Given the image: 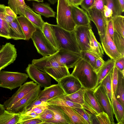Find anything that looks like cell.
<instances>
[{"mask_svg":"<svg viewBox=\"0 0 124 124\" xmlns=\"http://www.w3.org/2000/svg\"><path fill=\"white\" fill-rule=\"evenodd\" d=\"M40 87L37 85L33 89L17 102L9 110L16 113H20L37 98L40 91Z\"/></svg>","mask_w":124,"mask_h":124,"instance_id":"11","label":"cell"},{"mask_svg":"<svg viewBox=\"0 0 124 124\" xmlns=\"http://www.w3.org/2000/svg\"><path fill=\"white\" fill-rule=\"evenodd\" d=\"M80 54L81 58L90 64L94 69L96 60L98 58L89 51H81Z\"/></svg>","mask_w":124,"mask_h":124,"instance_id":"39","label":"cell"},{"mask_svg":"<svg viewBox=\"0 0 124 124\" xmlns=\"http://www.w3.org/2000/svg\"><path fill=\"white\" fill-rule=\"evenodd\" d=\"M5 6L4 4H0V36L9 39H10L9 26V23L5 20Z\"/></svg>","mask_w":124,"mask_h":124,"instance_id":"29","label":"cell"},{"mask_svg":"<svg viewBox=\"0 0 124 124\" xmlns=\"http://www.w3.org/2000/svg\"><path fill=\"white\" fill-rule=\"evenodd\" d=\"M60 106L64 112L69 118L71 124H88L73 108L68 107Z\"/></svg>","mask_w":124,"mask_h":124,"instance_id":"25","label":"cell"},{"mask_svg":"<svg viewBox=\"0 0 124 124\" xmlns=\"http://www.w3.org/2000/svg\"><path fill=\"white\" fill-rule=\"evenodd\" d=\"M66 94L58 84L53 85L40 91L36 99H41L47 102L48 100L56 96Z\"/></svg>","mask_w":124,"mask_h":124,"instance_id":"18","label":"cell"},{"mask_svg":"<svg viewBox=\"0 0 124 124\" xmlns=\"http://www.w3.org/2000/svg\"><path fill=\"white\" fill-rule=\"evenodd\" d=\"M17 19L25 36L26 40L31 39L36 27L26 17L21 15L17 16Z\"/></svg>","mask_w":124,"mask_h":124,"instance_id":"22","label":"cell"},{"mask_svg":"<svg viewBox=\"0 0 124 124\" xmlns=\"http://www.w3.org/2000/svg\"><path fill=\"white\" fill-rule=\"evenodd\" d=\"M26 71L29 77L40 87H47L52 85L50 76L47 73L43 72L33 65L29 64Z\"/></svg>","mask_w":124,"mask_h":124,"instance_id":"8","label":"cell"},{"mask_svg":"<svg viewBox=\"0 0 124 124\" xmlns=\"http://www.w3.org/2000/svg\"><path fill=\"white\" fill-rule=\"evenodd\" d=\"M38 115L34 113H31L26 115H23L20 114V119L18 124L23 122L29 119L36 118Z\"/></svg>","mask_w":124,"mask_h":124,"instance_id":"50","label":"cell"},{"mask_svg":"<svg viewBox=\"0 0 124 124\" xmlns=\"http://www.w3.org/2000/svg\"><path fill=\"white\" fill-rule=\"evenodd\" d=\"M31 39L38 52L43 57L53 55L58 51L46 38L42 31L38 28Z\"/></svg>","mask_w":124,"mask_h":124,"instance_id":"6","label":"cell"},{"mask_svg":"<svg viewBox=\"0 0 124 124\" xmlns=\"http://www.w3.org/2000/svg\"><path fill=\"white\" fill-rule=\"evenodd\" d=\"M104 7L107 8L112 12L113 17L122 15L123 13L118 0H104Z\"/></svg>","mask_w":124,"mask_h":124,"instance_id":"35","label":"cell"},{"mask_svg":"<svg viewBox=\"0 0 124 124\" xmlns=\"http://www.w3.org/2000/svg\"><path fill=\"white\" fill-rule=\"evenodd\" d=\"M124 16L122 15L115 16L112 18L114 31L124 37Z\"/></svg>","mask_w":124,"mask_h":124,"instance_id":"36","label":"cell"},{"mask_svg":"<svg viewBox=\"0 0 124 124\" xmlns=\"http://www.w3.org/2000/svg\"><path fill=\"white\" fill-rule=\"evenodd\" d=\"M96 116L99 124H113L108 114L104 111L98 114Z\"/></svg>","mask_w":124,"mask_h":124,"instance_id":"45","label":"cell"},{"mask_svg":"<svg viewBox=\"0 0 124 124\" xmlns=\"http://www.w3.org/2000/svg\"><path fill=\"white\" fill-rule=\"evenodd\" d=\"M9 36L10 39L15 40H25V36L22 29L17 17L9 23Z\"/></svg>","mask_w":124,"mask_h":124,"instance_id":"27","label":"cell"},{"mask_svg":"<svg viewBox=\"0 0 124 124\" xmlns=\"http://www.w3.org/2000/svg\"><path fill=\"white\" fill-rule=\"evenodd\" d=\"M94 1V0H82L80 5L87 12L91 9Z\"/></svg>","mask_w":124,"mask_h":124,"instance_id":"49","label":"cell"},{"mask_svg":"<svg viewBox=\"0 0 124 124\" xmlns=\"http://www.w3.org/2000/svg\"><path fill=\"white\" fill-rule=\"evenodd\" d=\"M113 41L118 51L124 56V37L114 31Z\"/></svg>","mask_w":124,"mask_h":124,"instance_id":"38","label":"cell"},{"mask_svg":"<svg viewBox=\"0 0 124 124\" xmlns=\"http://www.w3.org/2000/svg\"><path fill=\"white\" fill-rule=\"evenodd\" d=\"M5 20L8 23L12 22L16 18L17 15L9 7L5 6Z\"/></svg>","mask_w":124,"mask_h":124,"instance_id":"43","label":"cell"},{"mask_svg":"<svg viewBox=\"0 0 124 124\" xmlns=\"http://www.w3.org/2000/svg\"><path fill=\"white\" fill-rule=\"evenodd\" d=\"M46 38L58 51L60 49L58 42L50 24L44 22L42 31Z\"/></svg>","mask_w":124,"mask_h":124,"instance_id":"30","label":"cell"},{"mask_svg":"<svg viewBox=\"0 0 124 124\" xmlns=\"http://www.w3.org/2000/svg\"><path fill=\"white\" fill-rule=\"evenodd\" d=\"M37 85L33 81H30L22 85L11 97L4 102L3 105L6 110H10L15 103L34 89Z\"/></svg>","mask_w":124,"mask_h":124,"instance_id":"10","label":"cell"},{"mask_svg":"<svg viewBox=\"0 0 124 124\" xmlns=\"http://www.w3.org/2000/svg\"><path fill=\"white\" fill-rule=\"evenodd\" d=\"M94 90L86 89L84 96V103L82 108L96 115L103 111L94 94Z\"/></svg>","mask_w":124,"mask_h":124,"instance_id":"14","label":"cell"},{"mask_svg":"<svg viewBox=\"0 0 124 124\" xmlns=\"http://www.w3.org/2000/svg\"><path fill=\"white\" fill-rule=\"evenodd\" d=\"M57 52L51 55L44 56L39 59H34L31 64L40 70L47 73L57 82L70 74L69 69L58 62Z\"/></svg>","mask_w":124,"mask_h":124,"instance_id":"1","label":"cell"},{"mask_svg":"<svg viewBox=\"0 0 124 124\" xmlns=\"http://www.w3.org/2000/svg\"><path fill=\"white\" fill-rule=\"evenodd\" d=\"M107 29L110 37L113 40L114 29L113 26V20L112 19H111L107 20Z\"/></svg>","mask_w":124,"mask_h":124,"instance_id":"51","label":"cell"},{"mask_svg":"<svg viewBox=\"0 0 124 124\" xmlns=\"http://www.w3.org/2000/svg\"><path fill=\"white\" fill-rule=\"evenodd\" d=\"M17 56L16 49L15 45L7 43L0 50V71L13 63Z\"/></svg>","mask_w":124,"mask_h":124,"instance_id":"12","label":"cell"},{"mask_svg":"<svg viewBox=\"0 0 124 124\" xmlns=\"http://www.w3.org/2000/svg\"><path fill=\"white\" fill-rule=\"evenodd\" d=\"M2 46H1V45H0V50L1 49V48H2Z\"/></svg>","mask_w":124,"mask_h":124,"instance_id":"61","label":"cell"},{"mask_svg":"<svg viewBox=\"0 0 124 124\" xmlns=\"http://www.w3.org/2000/svg\"><path fill=\"white\" fill-rule=\"evenodd\" d=\"M57 82L67 95L77 91L82 87L79 80L71 74L62 78Z\"/></svg>","mask_w":124,"mask_h":124,"instance_id":"16","label":"cell"},{"mask_svg":"<svg viewBox=\"0 0 124 124\" xmlns=\"http://www.w3.org/2000/svg\"><path fill=\"white\" fill-rule=\"evenodd\" d=\"M47 107V102L44 101L40 104L33 107L28 111L20 114H21L26 115L33 112L39 115Z\"/></svg>","mask_w":124,"mask_h":124,"instance_id":"41","label":"cell"},{"mask_svg":"<svg viewBox=\"0 0 124 124\" xmlns=\"http://www.w3.org/2000/svg\"><path fill=\"white\" fill-rule=\"evenodd\" d=\"M58 42L60 49H62L80 54L74 31L65 30L57 25L50 24Z\"/></svg>","mask_w":124,"mask_h":124,"instance_id":"3","label":"cell"},{"mask_svg":"<svg viewBox=\"0 0 124 124\" xmlns=\"http://www.w3.org/2000/svg\"><path fill=\"white\" fill-rule=\"evenodd\" d=\"M58 62L68 69L73 68L80 59V54L61 49L57 53Z\"/></svg>","mask_w":124,"mask_h":124,"instance_id":"15","label":"cell"},{"mask_svg":"<svg viewBox=\"0 0 124 124\" xmlns=\"http://www.w3.org/2000/svg\"><path fill=\"white\" fill-rule=\"evenodd\" d=\"M115 67L121 71L124 70V56H122L115 61Z\"/></svg>","mask_w":124,"mask_h":124,"instance_id":"48","label":"cell"},{"mask_svg":"<svg viewBox=\"0 0 124 124\" xmlns=\"http://www.w3.org/2000/svg\"><path fill=\"white\" fill-rule=\"evenodd\" d=\"M67 2H68L69 4L71 6H72L73 5V3L72 0H66Z\"/></svg>","mask_w":124,"mask_h":124,"instance_id":"59","label":"cell"},{"mask_svg":"<svg viewBox=\"0 0 124 124\" xmlns=\"http://www.w3.org/2000/svg\"><path fill=\"white\" fill-rule=\"evenodd\" d=\"M113 92L115 94L118 79V70L114 66L111 71Z\"/></svg>","mask_w":124,"mask_h":124,"instance_id":"44","label":"cell"},{"mask_svg":"<svg viewBox=\"0 0 124 124\" xmlns=\"http://www.w3.org/2000/svg\"><path fill=\"white\" fill-rule=\"evenodd\" d=\"M5 110V108L4 105L0 103V115L3 113Z\"/></svg>","mask_w":124,"mask_h":124,"instance_id":"57","label":"cell"},{"mask_svg":"<svg viewBox=\"0 0 124 124\" xmlns=\"http://www.w3.org/2000/svg\"><path fill=\"white\" fill-rule=\"evenodd\" d=\"M8 6L17 15H19L20 9L26 5L24 0H8Z\"/></svg>","mask_w":124,"mask_h":124,"instance_id":"40","label":"cell"},{"mask_svg":"<svg viewBox=\"0 0 124 124\" xmlns=\"http://www.w3.org/2000/svg\"><path fill=\"white\" fill-rule=\"evenodd\" d=\"M29 77L25 73L0 71V87L12 90L20 87Z\"/></svg>","mask_w":124,"mask_h":124,"instance_id":"5","label":"cell"},{"mask_svg":"<svg viewBox=\"0 0 124 124\" xmlns=\"http://www.w3.org/2000/svg\"><path fill=\"white\" fill-rule=\"evenodd\" d=\"M32 6L33 10L38 14L46 18L55 17L56 13L48 4L33 2Z\"/></svg>","mask_w":124,"mask_h":124,"instance_id":"24","label":"cell"},{"mask_svg":"<svg viewBox=\"0 0 124 124\" xmlns=\"http://www.w3.org/2000/svg\"><path fill=\"white\" fill-rule=\"evenodd\" d=\"M66 94L58 96L49 100L47 101V103L73 108H83L81 105L71 102L66 99L64 96Z\"/></svg>","mask_w":124,"mask_h":124,"instance_id":"28","label":"cell"},{"mask_svg":"<svg viewBox=\"0 0 124 124\" xmlns=\"http://www.w3.org/2000/svg\"><path fill=\"white\" fill-rule=\"evenodd\" d=\"M99 85L103 87L111 102L112 97L113 91L111 72L103 79Z\"/></svg>","mask_w":124,"mask_h":124,"instance_id":"37","label":"cell"},{"mask_svg":"<svg viewBox=\"0 0 124 124\" xmlns=\"http://www.w3.org/2000/svg\"><path fill=\"white\" fill-rule=\"evenodd\" d=\"M104 6V0H94V3L91 9H97L101 11L103 14Z\"/></svg>","mask_w":124,"mask_h":124,"instance_id":"47","label":"cell"},{"mask_svg":"<svg viewBox=\"0 0 124 124\" xmlns=\"http://www.w3.org/2000/svg\"><path fill=\"white\" fill-rule=\"evenodd\" d=\"M89 39L90 52L97 58L103 59L104 50L100 43L96 40L92 29L89 30Z\"/></svg>","mask_w":124,"mask_h":124,"instance_id":"23","label":"cell"},{"mask_svg":"<svg viewBox=\"0 0 124 124\" xmlns=\"http://www.w3.org/2000/svg\"><path fill=\"white\" fill-rule=\"evenodd\" d=\"M93 93L103 111L108 114L113 124H115L111 102L103 87L99 85L94 90Z\"/></svg>","mask_w":124,"mask_h":124,"instance_id":"7","label":"cell"},{"mask_svg":"<svg viewBox=\"0 0 124 124\" xmlns=\"http://www.w3.org/2000/svg\"><path fill=\"white\" fill-rule=\"evenodd\" d=\"M86 89L82 86L77 91L70 95L66 94L64 96L66 99L71 102L82 105L84 103V96Z\"/></svg>","mask_w":124,"mask_h":124,"instance_id":"34","label":"cell"},{"mask_svg":"<svg viewBox=\"0 0 124 124\" xmlns=\"http://www.w3.org/2000/svg\"><path fill=\"white\" fill-rule=\"evenodd\" d=\"M115 60L111 59L105 61V63L97 73L98 81L97 86L99 85L107 74L115 66Z\"/></svg>","mask_w":124,"mask_h":124,"instance_id":"33","label":"cell"},{"mask_svg":"<svg viewBox=\"0 0 124 124\" xmlns=\"http://www.w3.org/2000/svg\"><path fill=\"white\" fill-rule=\"evenodd\" d=\"M118 79L114 94L116 99L124 107V75L118 70Z\"/></svg>","mask_w":124,"mask_h":124,"instance_id":"32","label":"cell"},{"mask_svg":"<svg viewBox=\"0 0 124 124\" xmlns=\"http://www.w3.org/2000/svg\"><path fill=\"white\" fill-rule=\"evenodd\" d=\"M57 2V25L67 31H74L76 25L72 17L71 6L66 0H58Z\"/></svg>","mask_w":124,"mask_h":124,"instance_id":"4","label":"cell"},{"mask_svg":"<svg viewBox=\"0 0 124 124\" xmlns=\"http://www.w3.org/2000/svg\"><path fill=\"white\" fill-rule=\"evenodd\" d=\"M50 3L52 4H54L57 2L58 0H47Z\"/></svg>","mask_w":124,"mask_h":124,"instance_id":"58","label":"cell"},{"mask_svg":"<svg viewBox=\"0 0 124 124\" xmlns=\"http://www.w3.org/2000/svg\"><path fill=\"white\" fill-rule=\"evenodd\" d=\"M85 120L88 124H92L90 112H88L83 108H73Z\"/></svg>","mask_w":124,"mask_h":124,"instance_id":"46","label":"cell"},{"mask_svg":"<svg viewBox=\"0 0 124 124\" xmlns=\"http://www.w3.org/2000/svg\"><path fill=\"white\" fill-rule=\"evenodd\" d=\"M20 116V113L6 110L0 115V124H18Z\"/></svg>","mask_w":124,"mask_h":124,"instance_id":"31","label":"cell"},{"mask_svg":"<svg viewBox=\"0 0 124 124\" xmlns=\"http://www.w3.org/2000/svg\"><path fill=\"white\" fill-rule=\"evenodd\" d=\"M92 29L90 23L81 26H76L74 30L78 47L80 51H91L90 46L89 30Z\"/></svg>","mask_w":124,"mask_h":124,"instance_id":"9","label":"cell"},{"mask_svg":"<svg viewBox=\"0 0 124 124\" xmlns=\"http://www.w3.org/2000/svg\"><path fill=\"white\" fill-rule=\"evenodd\" d=\"M86 12L90 20L93 22L95 25L101 40L106 34L107 20L102 13L96 9H90Z\"/></svg>","mask_w":124,"mask_h":124,"instance_id":"13","label":"cell"},{"mask_svg":"<svg viewBox=\"0 0 124 124\" xmlns=\"http://www.w3.org/2000/svg\"><path fill=\"white\" fill-rule=\"evenodd\" d=\"M47 106L54 113V117L52 120L45 122L43 124H71L70 119L60 106L47 104Z\"/></svg>","mask_w":124,"mask_h":124,"instance_id":"19","label":"cell"},{"mask_svg":"<svg viewBox=\"0 0 124 124\" xmlns=\"http://www.w3.org/2000/svg\"><path fill=\"white\" fill-rule=\"evenodd\" d=\"M71 74L77 78L86 89L94 90L97 87V73L90 64L81 58Z\"/></svg>","mask_w":124,"mask_h":124,"instance_id":"2","label":"cell"},{"mask_svg":"<svg viewBox=\"0 0 124 124\" xmlns=\"http://www.w3.org/2000/svg\"><path fill=\"white\" fill-rule=\"evenodd\" d=\"M72 14L73 20L76 26L86 25L90 23L87 12L78 6H71Z\"/></svg>","mask_w":124,"mask_h":124,"instance_id":"21","label":"cell"},{"mask_svg":"<svg viewBox=\"0 0 124 124\" xmlns=\"http://www.w3.org/2000/svg\"><path fill=\"white\" fill-rule=\"evenodd\" d=\"M120 4L122 12L124 11V0H118Z\"/></svg>","mask_w":124,"mask_h":124,"instance_id":"55","label":"cell"},{"mask_svg":"<svg viewBox=\"0 0 124 124\" xmlns=\"http://www.w3.org/2000/svg\"><path fill=\"white\" fill-rule=\"evenodd\" d=\"M43 122L40 119L35 118L21 122L19 124H42Z\"/></svg>","mask_w":124,"mask_h":124,"instance_id":"52","label":"cell"},{"mask_svg":"<svg viewBox=\"0 0 124 124\" xmlns=\"http://www.w3.org/2000/svg\"><path fill=\"white\" fill-rule=\"evenodd\" d=\"M20 16L26 17L37 28L42 31L44 22L40 15L36 13L29 6L26 5L19 10Z\"/></svg>","mask_w":124,"mask_h":124,"instance_id":"20","label":"cell"},{"mask_svg":"<svg viewBox=\"0 0 124 124\" xmlns=\"http://www.w3.org/2000/svg\"><path fill=\"white\" fill-rule=\"evenodd\" d=\"M28 1H37L38 2H43V0H26Z\"/></svg>","mask_w":124,"mask_h":124,"instance_id":"60","label":"cell"},{"mask_svg":"<svg viewBox=\"0 0 124 124\" xmlns=\"http://www.w3.org/2000/svg\"><path fill=\"white\" fill-rule=\"evenodd\" d=\"M101 41L103 50L111 59L115 61L122 56L110 37L107 27L105 36Z\"/></svg>","mask_w":124,"mask_h":124,"instance_id":"17","label":"cell"},{"mask_svg":"<svg viewBox=\"0 0 124 124\" xmlns=\"http://www.w3.org/2000/svg\"><path fill=\"white\" fill-rule=\"evenodd\" d=\"M82 0H72L73 5L79 6Z\"/></svg>","mask_w":124,"mask_h":124,"instance_id":"56","label":"cell"},{"mask_svg":"<svg viewBox=\"0 0 124 124\" xmlns=\"http://www.w3.org/2000/svg\"><path fill=\"white\" fill-rule=\"evenodd\" d=\"M54 117V113L47 107L36 118L42 120L43 122V124L45 122L52 120Z\"/></svg>","mask_w":124,"mask_h":124,"instance_id":"42","label":"cell"},{"mask_svg":"<svg viewBox=\"0 0 124 124\" xmlns=\"http://www.w3.org/2000/svg\"><path fill=\"white\" fill-rule=\"evenodd\" d=\"M105 62L103 59L99 58H97L94 70L97 73H98L104 65Z\"/></svg>","mask_w":124,"mask_h":124,"instance_id":"53","label":"cell"},{"mask_svg":"<svg viewBox=\"0 0 124 124\" xmlns=\"http://www.w3.org/2000/svg\"><path fill=\"white\" fill-rule=\"evenodd\" d=\"M114 114L118 124H124V107L116 99L114 94L113 92L112 97L111 101Z\"/></svg>","mask_w":124,"mask_h":124,"instance_id":"26","label":"cell"},{"mask_svg":"<svg viewBox=\"0 0 124 124\" xmlns=\"http://www.w3.org/2000/svg\"><path fill=\"white\" fill-rule=\"evenodd\" d=\"M90 116L92 124H99V122L97 118L96 115L90 113Z\"/></svg>","mask_w":124,"mask_h":124,"instance_id":"54","label":"cell"}]
</instances>
